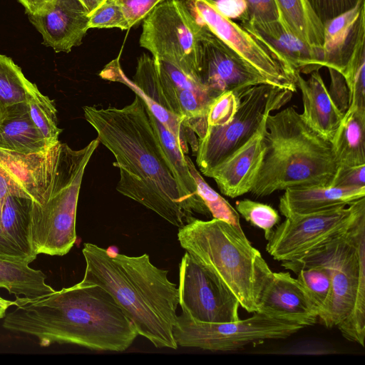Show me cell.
Returning <instances> with one entry per match:
<instances>
[{"instance_id": "cell-15", "label": "cell", "mask_w": 365, "mask_h": 365, "mask_svg": "<svg viewBox=\"0 0 365 365\" xmlns=\"http://www.w3.org/2000/svg\"><path fill=\"white\" fill-rule=\"evenodd\" d=\"M99 76L103 79L119 82L130 88L142 98L154 116L174 135L183 153L186 155L188 153L190 145L193 154H196L197 136L186 127L185 120L173 111L163 93L153 58L145 53L140 56L133 81L124 74L118 58L110 62Z\"/></svg>"}, {"instance_id": "cell-9", "label": "cell", "mask_w": 365, "mask_h": 365, "mask_svg": "<svg viewBox=\"0 0 365 365\" xmlns=\"http://www.w3.org/2000/svg\"><path fill=\"white\" fill-rule=\"evenodd\" d=\"M303 328L299 323L259 312L236 322L208 323L195 320L182 310L173 333L178 346L229 351L265 340L286 339Z\"/></svg>"}, {"instance_id": "cell-40", "label": "cell", "mask_w": 365, "mask_h": 365, "mask_svg": "<svg viewBox=\"0 0 365 365\" xmlns=\"http://www.w3.org/2000/svg\"><path fill=\"white\" fill-rule=\"evenodd\" d=\"M329 186L337 187H365V164L339 165Z\"/></svg>"}, {"instance_id": "cell-22", "label": "cell", "mask_w": 365, "mask_h": 365, "mask_svg": "<svg viewBox=\"0 0 365 365\" xmlns=\"http://www.w3.org/2000/svg\"><path fill=\"white\" fill-rule=\"evenodd\" d=\"M31 200L8 195L0 204V258L26 262L36 259L29 238Z\"/></svg>"}, {"instance_id": "cell-1", "label": "cell", "mask_w": 365, "mask_h": 365, "mask_svg": "<svg viewBox=\"0 0 365 365\" xmlns=\"http://www.w3.org/2000/svg\"><path fill=\"white\" fill-rule=\"evenodd\" d=\"M83 110L99 142L115 157L118 192L178 227L195 218V207L173 175L140 97L135 95L120 108L86 106Z\"/></svg>"}, {"instance_id": "cell-36", "label": "cell", "mask_w": 365, "mask_h": 365, "mask_svg": "<svg viewBox=\"0 0 365 365\" xmlns=\"http://www.w3.org/2000/svg\"><path fill=\"white\" fill-rule=\"evenodd\" d=\"M89 29H130L120 5L115 0H106L90 14Z\"/></svg>"}, {"instance_id": "cell-18", "label": "cell", "mask_w": 365, "mask_h": 365, "mask_svg": "<svg viewBox=\"0 0 365 365\" xmlns=\"http://www.w3.org/2000/svg\"><path fill=\"white\" fill-rule=\"evenodd\" d=\"M28 18L43 43L56 53H68L81 45L89 29L90 15L80 0H53L43 12Z\"/></svg>"}, {"instance_id": "cell-13", "label": "cell", "mask_w": 365, "mask_h": 365, "mask_svg": "<svg viewBox=\"0 0 365 365\" xmlns=\"http://www.w3.org/2000/svg\"><path fill=\"white\" fill-rule=\"evenodd\" d=\"M197 24L199 80L213 94L217 96L232 91L240 99L249 88L269 84L260 73L206 26Z\"/></svg>"}, {"instance_id": "cell-37", "label": "cell", "mask_w": 365, "mask_h": 365, "mask_svg": "<svg viewBox=\"0 0 365 365\" xmlns=\"http://www.w3.org/2000/svg\"><path fill=\"white\" fill-rule=\"evenodd\" d=\"M240 102V99L232 91L217 96L207 111V127L223 125L230 122L237 112Z\"/></svg>"}, {"instance_id": "cell-3", "label": "cell", "mask_w": 365, "mask_h": 365, "mask_svg": "<svg viewBox=\"0 0 365 365\" xmlns=\"http://www.w3.org/2000/svg\"><path fill=\"white\" fill-rule=\"evenodd\" d=\"M84 283L107 291L133 324L138 334L157 348L176 349L173 327L179 294L168 270L155 266L148 254L128 256L97 245L83 244Z\"/></svg>"}, {"instance_id": "cell-14", "label": "cell", "mask_w": 365, "mask_h": 365, "mask_svg": "<svg viewBox=\"0 0 365 365\" xmlns=\"http://www.w3.org/2000/svg\"><path fill=\"white\" fill-rule=\"evenodd\" d=\"M178 289L182 310L195 320L222 323L240 319L237 298L187 252L179 265Z\"/></svg>"}, {"instance_id": "cell-35", "label": "cell", "mask_w": 365, "mask_h": 365, "mask_svg": "<svg viewBox=\"0 0 365 365\" xmlns=\"http://www.w3.org/2000/svg\"><path fill=\"white\" fill-rule=\"evenodd\" d=\"M235 210L246 221L262 230L267 240L280 221L278 212L272 207L247 198L236 201Z\"/></svg>"}, {"instance_id": "cell-48", "label": "cell", "mask_w": 365, "mask_h": 365, "mask_svg": "<svg viewBox=\"0 0 365 365\" xmlns=\"http://www.w3.org/2000/svg\"></svg>"}, {"instance_id": "cell-20", "label": "cell", "mask_w": 365, "mask_h": 365, "mask_svg": "<svg viewBox=\"0 0 365 365\" xmlns=\"http://www.w3.org/2000/svg\"><path fill=\"white\" fill-rule=\"evenodd\" d=\"M240 25L284 61L296 73L308 74L324 67L323 49L299 38L281 19L267 23L242 21Z\"/></svg>"}, {"instance_id": "cell-2", "label": "cell", "mask_w": 365, "mask_h": 365, "mask_svg": "<svg viewBox=\"0 0 365 365\" xmlns=\"http://www.w3.org/2000/svg\"><path fill=\"white\" fill-rule=\"evenodd\" d=\"M14 301L4 328L34 336L43 347L58 343L123 351L138 335L112 296L94 284L81 281L38 298Z\"/></svg>"}, {"instance_id": "cell-30", "label": "cell", "mask_w": 365, "mask_h": 365, "mask_svg": "<svg viewBox=\"0 0 365 365\" xmlns=\"http://www.w3.org/2000/svg\"><path fill=\"white\" fill-rule=\"evenodd\" d=\"M31 83L10 57L0 53V121L27 103Z\"/></svg>"}, {"instance_id": "cell-41", "label": "cell", "mask_w": 365, "mask_h": 365, "mask_svg": "<svg viewBox=\"0 0 365 365\" xmlns=\"http://www.w3.org/2000/svg\"><path fill=\"white\" fill-rule=\"evenodd\" d=\"M330 76L328 92L330 98L342 113H345L349 107V91L344 75L339 71L327 68Z\"/></svg>"}, {"instance_id": "cell-24", "label": "cell", "mask_w": 365, "mask_h": 365, "mask_svg": "<svg viewBox=\"0 0 365 365\" xmlns=\"http://www.w3.org/2000/svg\"><path fill=\"white\" fill-rule=\"evenodd\" d=\"M297 86L302 97V118L312 129L331 142L344 114L330 98L320 73L312 72L307 80L297 73Z\"/></svg>"}, {"instance_id": "cell-7", "label": "cell", "mask_w": 365, "mask_h": 365, "mask_svg": "<svg viewBox=\"0 0 365 365\" xmlns=\"http://www.w3.org/2000/svg\"><path fill=\"white\" fill-rule=\"evenodd\" d=\"M99 143L96 138L80 150L60 143L55 171L42 203L31 200L29 238L36 255L63 256L74 245L81 185L86 168Z\"/></svg>"}, {"instance_id": "cell-8", "label": "cell", "mask_w": 365, "mask_h": 365, "mask_svg": "<svg viewBox=\"0 0 365 365\" xmlns=\"http://www.w3.org/2000/svg\"><path fill=\"white\" fill-rule=\"evenodd\" d=\"M292 95L290 90L269 84L249 88L232 120L223 125L207 127L205 136L198 139L195 155L200 173L207 177L253 135L266 116L287 104Z\"/></svg>"}, {"instance_id": "cell-42", "label": "cell", "mask_w": 365, "mask_h": 365, "mask_svg": "<svg viewBox=\"0 0 365 365\" xmlns=\"http://www.w3.org/2000/svg\"><path fill=\"white\" fill-rule=\"evenodd\" d=\"M121 6L130 27L143 19L164 0H115Z\"/></svg>"}, {"instance_id": "cell-12", "label": "cell", "mask_w": 365, "mask_h": 365, "mask_svg": "<svg viewBox=\"0 0 365 365\" xmlns=\"http://www.w3.org/2000/svg\"><path fill=\"white\" fill-rule=\"evenodd\" d=\"M197 24L206 26L247 63L270 85L293 93L297 91V73L289 66L240 25L223 16L205 0H182Z\"/></svg>"}, {"instance_id": "cell-26", "label": "cell", "mask_w": 365, "mask_h": 365, "mask_svg": "<svg viewBox=\"0 0 365 365\" xmlns=\"http://www.w3.org/2000/svg\"><path fill=\"white\" fill-rule=\"evenodd\" d=\"M50 148L33 122L27 103L0 121L1 149L31 153Z\"/></svg>"}, {"instance_id": "cell-29", "label": "cell", "mask_w": 365, "mask_h": 365, "mask_svg": "<svg viewBox=\"0 0 365 365\" xmlns=\"http://www.w3.org/2000/svg\"><path fill=\"white\" fill-rule=\"evenodd\" d=\"M280 19L297 36L309 45L322 48L324 41L323 24L307 0H275Z\"/></svg>"}, {"instance_id": "cell-47", "label": "cell", "mask_w": 365, "mask_h": 365, "mask_svg": "<svg viewBox=\"0 0 365 365\" xmlns=\"http://www.w3.org/2000/svg\"><path fill=\"white\" fill-rule=\"evenodd\" d=\"M208 3L215 5L219 0H205Z\"/></svg>"}, {"instance_id": "cell-11", "label": "cell", "mask_w": 365, "mask_h": 365, "mask_svg": "<svg viewBox=\"0 0 365 365\" xmlns=\"http://www.w3.org/2000/svg\"><path fill=\"white\" fill-rule=\"evenodd\" d=\"M365 211V197L346 207L286 217L267 240V252L280 262L297 259L343 234Z\"/></svg>"}, {"instance_id": "cell-4", "label": "cell", "mask_w": 365, "mask_h": 365, "mask_svg": "<svg viewBox=\"0 0 365 365\" xmlns=\"http://www.w3.org/2000/svg\"><path fill=\"white\" fill-rule=\"evenodd\" d=\"M264 140V157L250 192L254 196L293 187L329 186L339 166L332 143L294 107L267 115Z\"/></svg>"}, {"instance_id": "cell-25", "label": "cell", "mask_w": 365, "mask_h": 365, "mask_svg": "<svg viewBox=\"0 0 365 365\" xmlns=\"http://www.w3.org/2000/svg\"><path fill=\"white\" fill-rule=\"evenodd\" d=\"M145 106L150 123L159 138L163 150L181 190L194 206L196 213L210 216L208 209L197 193L195 181L186 161V155L176 138L154 116L146 104Z\"/></svg>"}, {"instance_id": "cell-23", "label": "cell", "mask_w": 365, "mask_h": 365, "mask_svg": "<svg viewBox=\"0 0 365 365\" xmlns=\"http://www.w3.org/2000/svg\"><path fill=\"white\" fill-rule=\"evenodd\" d=\"M365 197V187L301 186L284 190L279 208L285 217L346 207Z\"/></svg>"}, {"instance_id": "cell-32", "label": "cell", "mask_w": 365, "mask_h": 365, "mask_svg": "<svg viewBox=\"0 0 365 365\" xmlns=\"http://www.w3.org/2000/svg\"><path fill=\"white\" fill-rule=\"evenodd\" d=\"M186 161L190 172L195 181L197 193L212 217L240 227V215L235 208L209 185L187 155Z\"/></svg>"}, {"instance_id": "cell-43", "label": "cell", "mask_w": 365, "mask_h": 365, "mask_svg": "<svg viewBox=\"0 0 365 365\" xmlns=\"http://www.w3.org/2000/svg\"><path fill=\"white\" fill-rule=\"evenodd\" d=\"M215 8L225 17L243 21L247 16V4L245 0H219Z\"/></svg>"}, {"instance_id": "cell-33", "label": "cell", "mask_w": 365, "mask_h": 365, "mask_svg": "<svg viewBox=\"0 0 365 365\" xmlns=\"http://www.w3.org/2000/svg\"><path fill=\"white\" fill-rule=\"evenodd\" d=\"M342 74L349 91L348 110H365V36L358 42Z\"/></svg>"}, {"instance_id": "cell-10", "label": "cell", "mask_w": 365, "mask_h": 365, "mask_svg": "<svg viewBox=\"0 0 365 365\" xmlns=\"http://www.w3.org/2000/svg\"><path fill=\"white\" fill-rule=\"evenodd\" d=\"M197 28L182 0H164L144 18L139 43L151 52L153 58L171 63L200 82Z\"/></svg>"}, {"instance_id": "cell-38", "label": "cell", "mask_w": 365, "mask_h": 365, "mask_svg": "<svg viewBox=\"0 0 365 365\" xmlns=\"http://www.w3.org/2000/svg\"><path fill=\"white\" fill-rule=\"evenodd\" d=\"M312 11L324 26L331 19L349 11L361 0H307Z\"/></svg>"}, {"instance_id": "cell-17", "label": "cell", "mask_w": 365, "mask_h": 365, "mask_svg": "<svg viewBox=\"0 0 365 365\" xmlns=\"http://www.w3.org/2000/svg\"><path fill=\"white\" fill-rule=\"evenodd\" d=\"M257 311L304 326L316 324L319 310L309 294L289 272L271 271L263 279L257 299Z\"/></svg>"}, {"instance_id": "cell-39", "label": "cell", "mask_w": 365, "mask_h": 365, "mask_svg": "<svg viewBox=\"0 0 365 365\" xmlns=\"http://www.w3.org/2000/svg\"><path fill=\"white\" fill-rule=\"evenodd\" d=\"M245 1L247 4V16L243 21L267 23L280 19L279 11L275 0Z\"/></svg>"}, {"instance_id": "cell-34", "label": "cell", "mask_w": 365, "mask_h": 365, "mask_svg": "<svg viewBox=\"0 0 365 365\" xmlns=\"http://www.w3.org/2000/svg\"><path fill=\"white\" fill-rule=\"evenodd\" d=\"M297 274V279L316 304L319 317H321L327 311L331 295V277L329 271L321 266H311L301 269Z\"/></svg>"}, {"instance_id": "cell-16", "label": "cell", "mask_w": 365, "mask_h": 365, "mask_svg": "<svg viewBox=\"0 0 365 365\" xmlns=\"http://www.w3.org/2000/svg\"><path fill=\"white\" fill-rule=\"evenodd\" d=\"M60 143L31 153L0 148V204L8 195L42 203L55 171Z\"/></svg>"}, {"instance_id": "cell-21", "label": "cell", "mask_w": 365, "mask_h": 365, "mask_svg": "<svg viewBox=\"0 0 365 365\" xmlns=\"http://www.w3.org/2000/svg\"><path fill=\"white\" fill-rule=\"evenodd\" d=\"M324 67L343 73L358 42L365 36V0L324 26Z\"/></svg>"}, {"instance_id": "cell-19", "label": "cell", "mask_w": 365, "mask_h": 365, "mask_svg": "<svg viewBox=\"0 0 365 365\" xmlns=\"http://www.w3.org/2000/svg\"><path fill=\"white\" fill-rule=\"evenodd\" d=\"M267 117L247 142L208 173L223 195L235 198L250 192L265 151Z\"/></svg>"}, {"instance_id": "cell-5", "label": "cell", "mask_w": 365, "mask_h": 365, "mask_svg": "<svg viewBox=\"0 0 365 365\" xmlns=\"http://www.w3.org/2000/svg\"><path fill=\"white\" fill-rule=\"evenodd\" d=\"M281 266L296 274L311 266L327 269L331 295L319 319L326 327H337L344 338L364 346L365 211L343 234L297 259L282 262Z\"/></svg>"}, {"instance_id": "cell-46", "label": "cell", "mask_w": 365, "mask_h": 365, "mask_svg": "<svg viewBox=\"0 0 365 365\" xmlns=\"http://www.w3.org/2000/svg\"><path fill=\"white\" fill-rule=\"evenodd\" d=\"M15 304L14 300L11 301L0 297V319L4 318L7 309L11 306H14Z\"/></svg>"}, {"instance_id": "cell-6", "label": "cell", "mask_w": 365, "mask_h": 365, "mask_svg": "<svg viewBox=\"0 0 365 365\" xmlns=\"http://www.w3.org/2000/svg\"><path fill=\"white\" fill-rule=\"evenodd\" d=\"M180 246L232 292L247 312L257 311L264 277L272 271L241 227L212 218H193L179 227Z\"/></svg>"}, {"instance_id": "cell-28", "label": "cell", "mask_w": 365, "mask_h": 365, "mask_svg": "<svg viewBox=\"0 0 365 365\" xmlns=\"http://www.w3.org/2000/svg\"><path fill=\"white\" fill-rule=\"evenodd\" d=\"M46 279L41 270L31 268L29 262L0 258V288L16 297L34 299L53 292Z\"/></svg>"}, {"instance_id": "cell-31", "label": "cell", "mask_w": 365, "mask_h": 365, "mask_svg": "<svg viewBox=\"0 0 365 365\" xmlns=\"http://www.w3.org/2000/svg\"><path fill=\"white\" fill-rule=\"evenodd\" d=\"M27 105L29 115L47 145L52 147L58 143V137L62 130L58 126L57 110L54 102L42 94L33 83L28 89Z\"/></svg>"}, {"instance_id": "cell-27", "label": "cell", "mask_w": 365, "mask_h": 365, "mask_svg": "<svg viewBox=\"0 0 365 365\" xmlns=\"http://www.w3.org/2000/svg\"><path fill=\"white\" fill-rule=\"evenodd\" d=\"M331 143L339 165L365 164V110H348Z\"/></svg>"}, {"instance_id": "cell-45", "label": "cell", "mask_w": 365, "mask_h": 365, "mask_svg": "<svg viewBox=\"0 0 365 365\" xmlns=\"http://www.w3.org/2000/svg\"><path fill=\"white\" fill-rule=\"evenodd\" d=\"M88 10L89 15L106 0H80Z\"/></svg>"}, {"instance_id": "cell-44", "label": "cell", "mask_w": 365, "mask_h": 365, "mask_svg": "<svg viewBox=\"0 0 365 365\" xmlns=\"http://www.w3.org/2000/svg\"><path fill=\"white\" fill-rule=\"evenodd\" d=\"M25 9L27 15L43 12L53 0H17Z\"/></svg>"}]
</instances>
